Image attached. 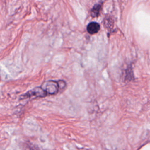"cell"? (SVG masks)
I'll return each instance as SVG.
<instances>
[{
	"label": "cell",
	"instance_id": "1",
	"mask_svg": "<svg viewBox=\"0 0 150 150\" xmlns=\"http://www.w3.org/2000/svg\"><path fill=\"white\" fill-rule=\"evenodd\" d=\"M47 94H55L57 93L60 90L58 81H47L43 84L41 86Z\"/></svg>",
	"mask_w": 150,
	"mask_h": 150
},
{
	"label": "cell",
	"instance_id": "2",
	"mask_svg": "<svg viewBox=\"0 0 150 150\" xmlns=\"http://www.w3.org/2000/svg\"><path fill=\"white\" fill-rule=\"evenodd\" d=\"M47 95L45 91L42 88V87H38L33 90H31L25 93L22 97L23 98H30V97H43Z\"/></svg>",
	"mask_w": 150,
	"mask_h": 150
},
{
	"label": "cell",
	"instance_id": "3",
	"mask_svg": "<svg viewBox=\"0 0 150 150\" xmlns=\"http://www.w3.org/2000/svg\"><path fill=\"white\" fill-rule=\"evenodd\" d=\"M100 29V25L95 22H90L87 27V32L91 34V35H94L97 33Z\"/></svg>",
	"mask_w": 150,
	"mask_h": 150
},
{
	"label": "cell",
	"instance_id": "4",
	"mask_svg": "<svg viewBox=\"0 0 150 150\" xmlns=\"http://www.w3.org/2000/svg\"><path fill=\"white\" fill-rule=\"evenodd\" d=\"M101 9V5L99 4H96L91 11V15L92 17H98L100 15V10Z\"/></svg>",
	"mask_w": 150,
	"mask_h": 150
},
{
	"label": "cell",
	"instance_id": "5",
	"mask_svg": "<svg viewBox=\"0 0 150 150\" xmlns=\"http://www.w3.org/2000/svg\"><path fill=\"white\" fill-rule=\"evenodd\" d=\"M104 26L105 28H107L108 29H111L112 27H113V21L111 19V18H106L104 19Z\"/></svg>",
	"mask_w": 150,
	"mask_h": 150
}]
</instances>
